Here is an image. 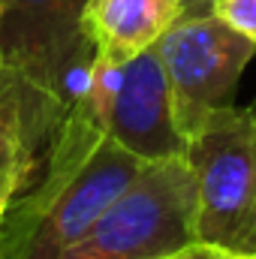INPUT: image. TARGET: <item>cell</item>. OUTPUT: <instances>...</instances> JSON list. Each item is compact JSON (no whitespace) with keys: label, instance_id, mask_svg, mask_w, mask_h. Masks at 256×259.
<instances>
[{"label":"cell","instance_id":"10","mask_svg":"<svg viewBox=\"0 0 256 259\" xmlns=\"http://www.w3.org/2000/svg\"><path fill=\"white\" fill-rule=\"evenodd\" d=\"M21 84H27L12 66H6L3 61H0V109H3V103L9 100V94L15 91V88H21Z\"/></svg>","mask_w":256,"mask_h":259},{"label":"cell","instance_id":"13","mask_svg":"<svg viewBox=\"0 0 256 259\" xmlns=\"http://www.w3.org/2000/svg\"><path fill=\"white\" fill-rule=\"evenodd\" d=\"M69 3H75V6H81V0H69Z\"/></svg>","mask_w":256,"mask_h":259},{"label":"cell","instance_id":"8","mask_svg":"<svg viewBox=\"0 0 256 259\" xmlns=\"http://www.w3.org/2000/svg\"><path fill=\"white\" fill-rule=\"evenodd\" d=\"M64 106L42 91L21 84L9 94V100L0 109V220L12 199L18 196L24 175L30 169V145L33 130H39L49 121H61Z\"/></svg>","mask_w":256,"mask_h":259},{"label":"cell","instance_id":"6","mask_svg":"<svg viewBox=\"0 0 256 259\" xmlns=\"http://www.w3.org/2000/svg\"><path fill=\"white\" fill-rule=\"evenodd\" d=\"M100 130L145 163L184 154L187 139L175 124L169 75L154 46L121 64V78Z\"/></svg>","mask_w":256,"mask_h":259},{"label":"cell","instance_id":"11","mask_svg":"<svg viewBox=\"0 0 256 259\" xmlns=\"http://www.w3.org/2000/svg\"><path fill=\"white\" fill-rule=\"evenodd\" d=\"M181 3H184V15H205L214 6V0H181Z\"/></svg>","mask_w":256,"mask_h":259},{"label":"cell","instance_id":"9","mask_svg":"<svg viewBox=\"0 0 256 259\" xmlns=\"http://www.w3.org/2000/svg\"><path fill=\"white\" fill-rule=\"evenodd\" d=\"M163 259H250V256H241V253H232V250H223V247H214V244L193 241L184 250H178L172 256H163Z\"/></svg>","mask_w":256,"mask_h":259},{"label":"cell","instance_id":"12","mask_svg":"<svg viewBox=\"0 0 256 259\" xmlns=\"http://www.w3.org/2000/svg\"><path fill=\"white\" fill-rule=\"evenodd\" d=\"M0 259H6V256H3V238H0Z\"/></svg>","mask_w":256,"mask_h":259},{"label":"cell","instance_id":"2","mask_svg":"<svg viewBox=\"0 0 256 259\" xmlns=\"http://www.w3.org/2000/svg\"><path fill=\"white\" fill-rule=\"evenodd\" d=\"M196 184V241L256 253V112L220 109L187 139Z\"/></svg>","mask_w":256,"mask_h":259},{"label":"cell","instance_id":"14","mask_svg":"<svg viewBox=\"0 0 256 259\" xmlns=\"http://www.w3.org/2000/svg\"><path fill=\"white\" fill-rule=\"evenodd\" d=\"M250 109H253V112H256V103H253V106H250Z\"/></svg>","mask_w":256,"mask_h":259},{"label":"cell","instance_id":"15","mask_svg":"<svg viewBox=\"0 0 256 259\" xmlns=\"http://www.w3.org/2000/svg\"><path fill=\"white\" fill-rule=\"evenodd\" d=\"M250 259H256V253H253V256H250Z\"/></svg>","mask_w":256,"mask_h":259},{"label":"cell","instance_id":"7","mask_svg":"<svg viewBox=\"0 0 256 259\" xmlns=\"http://www.w3.org/2000/svg\"><path fill=\"white\" fill-rule=\"evenodd\" d=\"M184 15L181 0H81L78 30L94 58L124 64Z\"/></svg>","mask_w":256,"mask_h":259},{"label":"cell","instance_id":"5","mask_svg":"<svg viewBox=\"0 0 256 259\" xmlns=\"http://www.w3.org/2000/svg\"><path fill=\"white\" fill-rule=\"evenodd\" d=\"M69 0H0V61L66 109L94 52Z\"/></svg>","mask_w":256,"mask_h":259},{"label":"cell","instance_id":"4","mask_svg":"<svg viewBox=\"0 0 256 259\" xmlns=\"http://www.w3.org/2000/svg\"><path fill=\"white\" fill-rule=\"evenodd\" d=\"M154 49L169 75L175 124L184 139L196 136L214 112L232 106L241 72L256 55L253 39L214 12L181 15Z\"/></svg>","mask_w":256,"mask_h":259},{"label":"cell","instance_id":"3","mask_svg":"<svg viewBox=\"0 0 256 259\" xmlns=\"http://www.w3.org/2000/svg\"><path fill=\"white\" fill-rule=\"evenodd\" d=\"M196 241V184L181 157L148 163L61 259H163Z\"/></svg>","mask_w":256,"mask_h":259},{"label":"cell","instance_id":"1","mask_svg":"<svg viewBox=\"0 0 256 259\" xmlns=\"http://www.w3.org/2000/svg\"><path fill=\"white\" fill-rule=\"evenodd\" d=\"M148 163L130 154L75 103L55 124L42 178L0 220L6 259H61Z\"/></svg>","mask_w":256,"mask_h":259}]
</instances>
